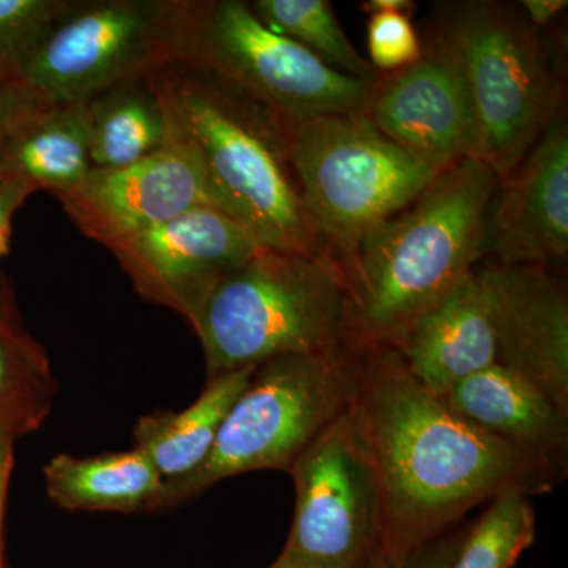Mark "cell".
Returning <instances> with one entry per match:
<instances>
[{
	"mask_svg": "<svg viewBox=\"0 0 568 568\" xmlns=\"http://www.w3.org/2000/svg\"><path fill=\"white\" fill-rule=\"evenodd\" d=\"M354 407L383 493L384 559L458 528L503 493L545 495L562 481L555 467L487 435L426 390L395 347L364 343Z\"/></svg>",
	"mask_w": 568,
	"mask_h": 568,
	"instance_id": "obj_1",
	"label": "cell"
},
{
	"mask_svg": "<svg viewBox=\"0 0 568 568\" xmlns=\"http://www.w3.org/2000/svg\"><path fill=\"white\" fill-rule=\"evenodd\" d=\"M499 185L488 164L462 160L365 235L343 267L362 342L398 346L426 310L473 274Z\"/></svg>",
	"mask_w": 568,
	"mask_h": 568,
	"instance_id": "obj_2",
	"label": "cell"
},
{
	"mask_svg": "<svg viewBox=\"0 0 568 568\" xmlns=\"http://www.w3.org/2000/svg\"><path fill=\"white\" fill-rule=\"evenodd\" d=\"M148 74L163 104L170 138L185 145L200 164L213 207L264 248L328 257L287 160L284 123L261 104L182 63Z\"/></svg>",
	"mask_w": 568,
	"mask_h": 568,
	"instance_id": "obj_3",
	"label": "cell"
},
{
	"mask_svg": "<svg viewBox=\"0 0 568 568\" xmlns=\"http://www.w3.org/2000/svg\"><path fill=\"white\" fill-rule=\"evenodd\" d=\"M190 324L207 379L283 355L364 345L342 268L328 257L260 250L220 280Z\"/></svg>",
	"mask_w": 568,
	"mask_h": 568,
	"instance_id": "obj_4",
	"label": "cell"
},
{
	"mask_svg": "<svg viewBox=\"0 0 568 568\" xmlns=\"http://www.w3.org/2000/svg\"><path fill=\"white\" fill-rule=\"evenodd\" d=\"M429 43L465 84L477 160L500 179L528 155L562 112V82L538 33L517 9L491 0L437 7Z\"/></svg>",
	"mask_w": 568,
	"mask_h": 568,
	"instance_id": "obj_5",
	"label": "cell"
},
{
	"mask_svg": "<svg viewBox=\"0 0 568 568\" xmlns=\"http://www.w3.org/2000/svg\"><path fill=\"white\" fill-rule=\"evenodd\" d=\"M362 346L332 354L283 355L257 365L227 409L203 465L163 484L152 511L178 506L239 474L290 473L298 455L354 405Z\"/></svg>",
	"mask_w": 568,
	"mask_h": 568,
	"instance_id": "obj_6",
	"label": "cell"
},
{
	"mask_svg": "<svg viewBox=\"0 0 568 568\" xmlns=\"http://www.w3.org/2000/svg\"><path fill=\"white\" fill-rule=\"evenodd\" d=\"M287 160L325 254L339 268L437 174L384 136L366 112L284 123Z\"/></svg>",
	"mask_w": 568,
	"mask_h": 568,
	"instance_id": "obj_7",
	"label": "cell"
},
{
	"mask_svg": "<svg viewBox=\"0 0 568 568\" xmlns=\"http://www.w3.org/2000/svg\"><path fill=\"white\" fill-rule=\"evenodd\" d=\"M175 62L261 104L283 123L366 112L376 84L325 65L271 31L242 0L183 2Z\"/></svg>",
	"mask_w": 568,
	"mask_h": 568,
	"instance_id": "obj_8",
	"label": "cell"
},
{
	"mask_svg": "<svg viewBox=\"0 0 568 568\" xmlns=\"http://www.w3.org/2000/svg\"><path fill=\"white\" fill-rule=\"evenodd\" d=\"M183 2H71L14 63L51 104H88L114 85L178 61Z\"/></svg>",
	"mask_w": 568,
	"mask_h": 568,
	"instance_id": "obj_9",
	"label": "cell"
},
{
	"mask_svg": "<svg viewBox=\"0 0 568 568\" xmlns=\"http://www.w3.org/2000/svg\"><path fill=\"white\" fill-rule=\"evenodd\" d=\"M287 474L294 481V518L274 566H379L383 493L354 405L298 455Z\"/></svg>",
	"mask_w": 568,
	"mask_h": 568,
	"instance_id": "obj_10",
	"label": "cell"
},
{
	"mask_svg": "<svg viewBox=\"0 0 568 568\" xmlns=\"http://www.w3.org/2000/svg\"><path fill=\"white\" fill-rule=\"evenodd\" d=\"M263 248L230 216L201 205L110 250L141 297L190 323L209 291Z\"/></svg>",
	"mask_w": 568,
	"mask_h": 568,
	"instance_id": "obj_11",
	"label": "cell"
},
{
	"mask_svg": "<svg viewBox=\"0 0 568 568\" xmlns=\"http://www.w3.org/2000/svg\"><path fill=\"white\" fill-rule=\"evenodd\" d=\"M59 200L82 233L108 248L194 207H213L200 164L171 138L160 151L129 166L92 168Z\"/></svg>",
	"mask_w": 568,
	"mask_h": 568,
	"instance_id": "obj_12",
	"label": "cell"
},
{
	"mask_svg": "<svg viewBox=\"0 0 568 568\" xmlns=\"http://www.w3.org/2000/svg\"><path fill=\"white\" fill-rule=\"evenodd\" d=\"M366 114L384 136L436 173L462 160H477L476 123L465 84L454 63L429 41L413 65L381 74Z\"/></svg>",
	"mask_w": 568,
	"mask_h": 568,
	"instance_id": "obj_13",
	"label": "cell"
},
{
	"mask_svg": "<svg viewBox=\"0 0 568 568\" xmlns=\"http://www.w3.org/2000/svg\"><path fill=\"white\" fill-rule=\"evenodd\" d=\"M477 275L495 325L497 365L568 413L566 284L538 265L497 264Z\"/></svg>",
	"mask_w": 568,
	"mask_h": 568,
	"instance_id": "obj_14",
	"label": "cell"
},
{
	"mask_svg": "<svg viewBox=\"0 0 568 568\" xmlns=\"http://www.w3.org/2000/svg\"><path fill=\"white\" fill-rule=\"evenodd\" d=\"M485 252L504 265L562 263L568 254V126L560 114L500 182Z\"/></svg>",
	"mask_w": 568,
	"mask_h": 568,
	"instance_id": "obj_15",
	"label": "cell"
},
{
	"mask_svg": "<svg viewBox=\"0 0 568 568\" xmlns=\"http://www.w3.org/2000/svg\"><path fill=\"white\" fill-rule=\"evenodd\" d=\"M395 349L414 379L436 396L496 365L495 325L477 272L426 310Z\"/></svg>",
	"mask_w": 568,
	"mask_h": 568,
	"instance_id": "obj_16",
	"label": "cell"
},
{
	"mask_svg": "<svg viewBox=\"0 0 568 568\" xmlns=\"http://www.w3.org/2000/svg\"><path fill=\"white\" fill-rule=\"evenodd\" d=\"M440 398L481 432L567 476L568 413L525 377L496 364Z\"/></svg>",
	"mask_w": 568,
	"mask_h": 568,
	"instance_id": "obj_17",
	"label": "cell"
},
{
	"mask_svg": "<svg viewBox=\"0 0 568 568\" xmlns=\"http://www.w3.org/2000/svg\"><path fill=\"white\" fill-rule=\"evenodd\" d=\"M2 163L55 196L73 192L92 170L88 104L40 103L7 130Z\"/></svg>",
	"mask_w": 568,
	"mask_h": 568,
	"instance_id": "obj_18",
	"label": "cell"
},
{
	"mask_svg": "<svg viewBox=\"0 0 568 568\" xmlns=\"http://www.w3.org/2000/svg\"><path fill=\"white\" fill-rule=\"evenodd\" d=\"M52 503L65 510L152 511L163 478L136 447L132 450L78 458L58 455L44 466Z\"/></svg>",
	"mask_w": 568,
	"mask_h": 568,
	"instance_id": "obj_19",
	"label": "cell"
},
{
	"mask_svg": "<svg viewBox=\"0 0 568 568\" xmlns=\"http://www.w3.org/2000/svg\"><path fill=\"white\" fill-rule=\"evenodd\" d=\"M256 366L207 379L203 394L181 413H155L134 426V444L159 470L163 484L194 473L211 454L227 409L252 379Z\"/></svg>",
	"mask_w": 568,
	"mask_h": 568,
	"instance_id": "obj_20",
	"label": "cell"
},
{
	"mask_svg": "<svg viewBox=\"0 0 568 568\" xmlns=\"http://www.w3.org/2000/svg\"><path fill=\"white\" fill-rule=\"evenodd\" d=\"M88 110L92 168L129 166L170 142L166 114L148 73L103 92Z\"/></svg>",
	"mask_w": 568,
	"mask_h": 568,
	"instance_id": "obj_21",
	"label": "cell"
},
{
	"mask_svg": "<svg viewBox=\"0 0 568 568\" xmlns=\"http://www.w3.org/2000/svg\"><path fill=\"white\" fill-rule=\"evenodd\" d=\"M250 7L271 31L294 40L331 69L373 84L379 80L347 39L327 0H254Z\"/></svg>",
	"mask_w": 568,
	"mask_h": 568,
	"instance_id": "obj_22",
	"label": "cell"
},
{
	"mask_svg": "<svg viewBox=\"0 0 568 568\" xmlns=\"http://www.w3.org/2000/svg\"><path fill=\"white\" fill-rule=\"evenodd\" d=\"M536 538V510L529 496L503 493L467 526L462 547L448 568H511Z\"/></svg>",
	"mask_w": 568,
	"mask_h": 568,
	"instance_id": "obj_23",
	"label": "cell"
},
{
	"mask_svg": "<svg viewBox=\"0 0 568 568\" xmlns=\"http://www.w3.org/2000/svg\"><path fill=\"white\" fill-rule=\"evenodd\" d=\"M54 395V376L39 347L0 334V416L29 432L50 413Z\"/></svg>",
	"mask_w": 568,
	"mask_h": 568,
	"instance_id": "obj_24",
	"label": "cell"
},
{
	"mask_svg": "<svg viewBox=\"0 0 568 568\" xmlns=\"http://www.w3.org/2000/svg\"><path fill=\"white\" fill-rule=\"evenodd\" d=\"M69 0H0V62L14 65L70 7Z\"/></svg>",
	"mask_w": 568,
	"mask_h": 568,
	"instance_id": "obj_25",
	"label": "cell"
},
{
	"mask_svg": "<svg viewBox=\"0 0 568 568\" xmlns=\"http://www.w3.org/2000/svg\"><path fill=\"white\" fill-rule=\"evenodd\" d=\"M366 47L368 62L379 74L406 69L424 54V43L409 14L403 13L369 14Z\"/></svg>",
	"mask_w": 568,
	"mask_h": 568,
	"instance_id": "obj_26",
	"label": "cell"
},
{
	"mask_svg": "<svg viewBox=\"0 0 568 568\" xmlns=\"http://www.w3.org/2000/svg\"><path fill=\"white\" fill-rule=\"evenodd\" d=\"M466 528L448 530L444 536L428 541L424 547L407 552L402 558L383 559L376 568H448L454 562Z\"/></svg>",
	"mask_w": 568,
	"mask_h": 568,
	"instance_id": "obj_27",
	"label": "cell"
},
{
	"mask_svg": "<svg viewBox=\"0 0 568 568\" xmlns=\"http://www.w3.org/2000/svg\"><path fill=\"white\" fill-rule=\"evenodd\" d=\"M43 103L28 88L17 67L0 62V130L10 129L21 115Z\"/></svg>",
	"mask_w": 568,
	"mask_h": 568,
	"instance_id": "obj_28",
	"label": "cell"
},
{
	"mask_svg": "<svg viewBox=\"0 0 568 568\" xmlns=\"http://www.w3.org/2000/svg\"><path fill=\"white\" fill-rule=\"evenodd\" d=\"M37 186L2 163L0 168V257L9 250L11 220Z\"/></svg>",
	"mask_w": 568,
	"mask_h": 568,
	"instance_id": "obj_29",
	"label": "cell"
},
{
	"mask_svg": "<svg viewBox=\"0 0 568 568\" xmlns=\"http://www.w3.org/2000/svg\"><path fill=\"white\" fill-rule=\"evenodd\" d=\"M24 433L17 422L11 420L9 417L0 416V568L2 564V517L3 504H6L7 485L11 467H13V444L18 435Z\"/></svg>",
	"mask_w": 568,
	"mask_h": 568,
	"instance_id": "obj_30",
	"label": "cell"
},
{
	"mask_svg": "<svg viewBox=\"0 0 568 568\" xmlns=\"http://www.w3.org/2000/svg\"><path fill=\"white\" fill-rule=\"evenodd\" d=\"M523 11H526V20L534 29L545 28L555 20L560 11L566 10L567 0H523L519 2Z\"/></svg>",
	"mask_w": 568,
	"mask_h": 568,
	"instance_id": "obj_31",
	"label": "cell"
},
{
	"mask_svg": "<svg viewBox=\"0 0 568 568\" xmlns=\"http://www.w3.org/2000/svg\"><path fill=\"white\" fill-rule=\"evenodd\" d=\"M361 7L368 14L403 13L410 17V13L416 10V3L413 0H366Z\"/></svg>",
	"mask_w": 568,
	"mask_h": 568,
	"instance_id": "obj_32",
	"label": "cell"
},
{
	"mask_svg": "<svg viewBox=\"0 0 568 568\" xmlns=\"http://www.w3.org/2000/svg\"><path fill=\"white\" fill-rule=\"evenodd\" d=\"M7 130H0V168H2V149H3V142H6L7 136Z\"/></svg>",
	"mask_w": 568,
	"mask_h": 568,
	"instance_id": "obj_33",
	"label": "cell"
},
{
	"mask_svg": "<svg viewBox=\"0 0 568 568\" xmlns=\"http://www.w3.org/2000/svg\"><path fill=\"white\" fill-rule=\"evenodd\" d=\"M268 568H286V567H278V566H274V564H272V566Z\"/></svg>",
	"mask_w": 568,
	"mask_h": 568,
	"instance_id": "obj_34",
	"label": "cell"
}]
</instances>
